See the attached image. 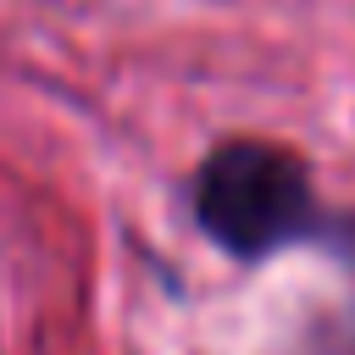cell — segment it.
<instances>
[{
  "label": "cell",
  "mask_w": 355,
  "mask_h": 355,
  "mask_svg": "<svg viewBox=\"0 0 355 355\" xmlns=\"http://www.w3.org/2000/svg\"><path fill=\"white\" fill-rule=\"evenodd\" d=\"M194 216L239 261H261L322 233L305 161L261 139H227L205 155L194 178Z\"/></svg>",
  "instance_id": "cell-1"
}]
</instances>
